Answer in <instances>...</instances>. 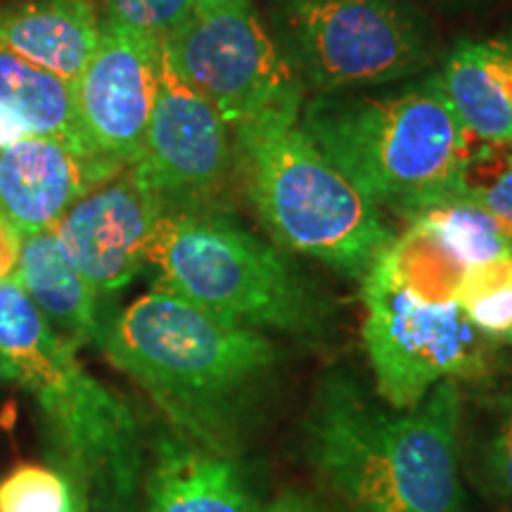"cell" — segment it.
<instances>
[{
	"label": "cell",
	"mask_w": 512,
	"mask_h": 512,
	"mask_svg": "<svg viewBox=\"0 0 512 512\" xmlns=\"http://www.w3.org/2000/svg\"><path fill=\"white\" fill-rule=\"evenodd\" d=\"M266 512H323L316 503L299 494H283Z\"/></svg>",
	"instance_id": "83f0119b"
},
{
	"label": "cell",
	"mask_w": 512,
	"mask_h": 512,
	"mask_svg": "<svg viewBox=\"0 0 512 512\" xmlns=\"http://www.w3.org/2000/svg\"><path fill=\"white\" fill-rule=\"evenodd\" d=\"M230 128L159 53L157 98L136 171L164 211L216 214L235 169Z\"/></svg>",
	"instance_id": "30bf717a"
},
{
	"label": "cell",
	"mask_w": 512,
	"mask_h": 512,
	"mask_svg": "<svg viewBox=\"0 0 512 512\" xmlns=\"http://www.w3.org/2000/svg\"><path fill=\"white\" fill-rule=\"evenodd\" d=\"M86 501L53 467L22 463L0 479V512H79Z\"/></svg>",
	"instance_id": "603a6c76"
},
{
	"label": "cell",
	"mask_w": 512,
	"mask_h": 512,
	"mask_svg": "<svg viewBox=\"0 0 512 512\" xmlns=\"http://www.w3.org/2000/svg\"><path fill=\"white\" fill-rule=\"evenodd\" d=\"M119 171L124 169L83 155L64 140H17L0 147V219L22 235L53 230L76 200Z\"/></svg>",
	"instance_id": "4fadbf2b"
},
{
	"label": "cell",
	"mask_w": 512,
	"mask_h": 512,
	"mask_svg": "<svg viewBox=\"0 0 512 512\" xmlns=\"http://www.w3.org/2000/svg\"><path fill=\"white\" fill-rule=\"evenodd\" d=\"M93 0H22L0 5V46L67 81L91 62L100 41Z\"/></svg>",
	"instance_id": "9a60e30c"
},
{
	"label": "cell",
	"mask_w": 512,
	"mask_h": 512,
	"mask_svg": "<svg viewBox=\"0 0 512 512\" xmlns=\"http://www.w3.org/2000/svg\"><path fill=\"white\" fill-rule=\"evenodd\" d=\"M503 342H508V344H510V347H512V330L508 332V335H505V337H503Z\"/></svg>",
	"instance_id": "4dcf8cb0"
},
{
	"label": "cell",
	"mask_w": 512,
	"mask_h": 512,
	"mask_svg": "<svg viewBox=\"0 0 512 512\" xmlns=\"http://www.w3.org/2000/svg\"><path fill=\"white\" fill-rule=\"evenodd\" d=\"M363 339L377 394L394 411L418 406L444 380H484L498 342L453 304H427L403 290L380 261L363 278Z\"/></svg>",
	"instance_id": "ba28073f"
},
{
	"label": "cell",
	"mask_w": 512,
	"mask_h": 512,
	"mask_svg": "<svg viewBox=\"0 0 512 512\" xmlns=\"http://www.w3.org/2000/svg\"><path fill=\"white\" fill-rule=\"evenodd\" d=\"M377 261L413 297L427 304H453L465 264L444 238L425 223L411 228L382 249Z\"/></svg>",
	"instance_id": "d6986e66"
},
{
	"label": "cell",
	"mask_w": 512,
	"mask_h": 512,
	"mask_svg": "<svg viewBox=\"0 0 512 512\" xmlns=\"http://www.w3.org/2000/svg\"><path fill=\"white\" fill-rule=\"evenodd\" d=\"M475 460L486 494L512 512V375L491 396Z\"/></svg>",
	"instance_id": "7402d4cb"
},
{
	"label": "cell",
	"mask_w": 512,
	"mask_h": 512,
	"mask_svg": "<svg viewBox=\"0 0 512 512\" xmlns=\"http://www.w3.org/2000/svg\"><path fill=\"white\" fill-rule=\"evenodd\" d=\"M0 107L15 114L31 136L64 140L83 155L95 157L81 131L76 83L5 46H0Z\"/></svg>",
	"instance_id": "ac0fdd59"
},
{
	"label": "cell",
	"mask_w": 512,
	"mask_h": 512,
	"mask_svg": "<svg viewBox=\"0 0 512 512\" xmlns=\"http://www.w3.org/2000/svg\"><path fill=\"white\" fill-rule=\"evenodd\" d=\"M486 335L503 339L512 330V254L465 266L453 299Z\"/></svg>",
	"instance_id": "44dd1931"
},
{
	"label": "cell",
	"mask_w": 512,
	"mask_h": 512,
	"mask_svg": "<svg viewBox=\"0 0 512 512\" xmlns=\"http://www.w3.org/2000/svg\"><path fill=\"white\" fill-rule=\"evenodd\" d=\"M79 512H86V505H83V508H81V510H79Z\"/></svg>",
	"instance_id": "1f68e13d"
},
{
	"label": "cell",
	"mask_w": 512,
	"mask_h": 512,
	"mask_svg": "<svg viewBox=\"0 0 512 512\" xmlns=\"http://www.w3.org/2000/svg\"><path fill=\"white\" fill-rule=\"evenodd\" d=\"M458 422L456 380L389 413L347 377H328L309 418V456L351 512H465Z\"/></svg>",
	"instance_id": "7a4b0ae2"
},
{
	"label": "cell",
	"mask_w": 512,
	"mask_h": 512,
	"mask_svg": "<svg viewBox=\"0 0 512 512\" xmlns=\"http://www.w3.org/2000/svg\"><path fill=\"white\" fill-rule=\"evenodd\" d=\"M107 22L124 24L164 43L195 12V0H100Z\"/></svg>",
	"instance_id": "cb8c5ba5"
},
{
	"label": "cell",
	"mask_w": 512,
	"mask_h": 512,
	"mask_svg": "<svg viewBox=\"0 0 512 512\" xmlns=\"http://www.w3.org/2000/svg\"><path fill=\"white\" fill-rule=\"evenodd\" d=\"M98 344L183 437L221 453L275 363L259 330L162 287L119 311L100 328Z\"/></svg>",
	"instance_id": "6da1fadb"
},
{
	"label": "cell",
	"mask_w": 512,
	"mask_h": 512,
	"mask_svg": "<svg viewBox=\"0 0 512 512\" xmlns=\"http://www.w3.org/2000/svg\"><path fill=\"white\" fill-rule=\"evenodd\" d=\"M19 247H22V233L5 219H0V280L15 278Z\"/></svg>",
	"instance_id": "484cf974"
},
{
	"label": "cell",
	"mask_w": 512,
	"mask_h": 512,
	"mask_svg": "<svg viewBox=\"0 0 512 512\" xmlns=\"http://www.w3.org/2000/svg\"><path fill=\"white\" fill-rule=\"evenodd\" d=\"M415 221L437 230L465 266L512 254V242L501 223L465 195L427 209Z\"/></svg>",
	"instance_id": "ffe728a7"
},
{
	"label": "cell",
	"mask_w": 512,
	"mask_h": 512,
	"mask_svg": "<svg viewBox=\"0 0 512 512\" xmlns=\"http://www.w3.org/2000/svg\"><path fill=\"white\" fill-rule=\"evenodd\" d=\"M437 79L472 136L512 145V43H458Z\"/></svg>",
	"instance_id": "2e32d148"
},
{
	"label": "cell",
	"mask_w": 512,
	"mask_h": 512,
	"mask_svg": "<svg viewBox=\"0 0 512 512\" xmlns=\"http://www.w3.org/2000/svg\"><path fill=\"white\" fill-rule=\"evenodd\" d=\"M162 214L136 166H128L76 200L53 238L95 292H117L147 266V242Z\"/></svg>",
	"instance_id": "7c38bea8"
},
{
	"label": "cell",
	"mask_w": 512,
	"mask_h": 512,
	"mask_svg": "<svg viewBox=\"0 0 512 512\" xmlns=\"http://www.w3.org/2000/svg\"><path fill=\"white\" fill-rule=\"evenodd\" d=\"M278 48L318 95L392 83L430 64V36L403 0H278Z\"/></svg>",
	"instance_id": "52a82bcc"
},
{
	"label": "cell",
	"mask_w": 512,
	"mask_h": 512,
	"mask_svg": "<svg viewBox=\"0 0 512 512\" xmlns=\"http://www.w3.org/2000/svg\"><path fill=\"white\" fill-rule=\"evenodd\" d=\"M0 382H15V370L3 354H0Z\"/></svg>",
	"instance_id": "f546056e"
},
{
	"label": "cell",
	"mask_w": 512,
	"mask_h": 512,
	"mask_svg": "<svg viewBox=\"0 0 512 512\" xmlns=\"http://www.w3.org/2000/svg\"><path fill=\"white\" fill-rule=\"evenodd\" d=\"M465 197H470L479 207L489 211L501 223L505 235L512 242V147H508V155L503 159L501 171L496 176H491L489 181L467 185Z\"/></svg>",
	"instance_id": "d4e9b609"
},
{
	"label": "cell",
	"mask_w": 512,
	"mask_h": 512,
	"mask_svg": "<svg viewBox=\"0 0 512 512\" xmlns=\"http://www.w3.org/2000/svg\"><path fill=\"white\" fill-rule=\"evenodd\" d=\"M157 38L124 24H100L98 48L76 81L83 138L95 157L126 169L140 162L157 98Z\"/></svg>",
	"instance_id": "8fae6325"
},
{
	"label": "cell",
	"mask_w": 512,
	"mask_h": 512,
	"mask_svg": "<svg viewBox=\"0 0 512 512\" xmlns=\"http://www.w3.org/2000/svg\"><path fill=\"white\" fill-rule=\"evenodd\" d=\"M233 138L249 197L268 233L342 275L366 278L394 240L392 230L380 207L306 136L299 117L268 119Z\"/></svg>",
	"instance_id": "5b68a950"
},
{
	"label": "cell",
	"mask_w": 512,
	"mask_h": 512,
	"mask_svg": "<svg viewBox=\"0 0 512 512\" xmlns=\"http://www.w3.org/2000/svg\"><path fill=\"white\" fill-rule=\"evenodd\" d=\"M230 3H240V0H195V12L223 8V5H230Z\"/></svg>",
	"instance_id": "f1b7e54d"
},
{
	"label": "cell",
	"mask_w": 512,
	"mask_h": 512,
	"mask_svg": "<svg viewBox=\"0 0 512 512\" xmlns=\"http://www.w3.org/2000/svg\"><path fill=\"white\" fill-rule=\"evenodd\" d=\"M15 278L50 328L72 347L98 342V292L64 259L53 230L22 235Z\"/></svg>",
	"instance_id": "e0dca14e"
},
{
	"label": "cell",
	"mask_w": 512,
	"mask_h": 512,
	"mask_svg": "<svg viewBox=\"0 0 512 512\" xmlns=\"http://www.w3.org/2000/svg\"><path fill=\"white\" fill-rule=\"evenodd\" d=\"M145 512H264L226 453L183 434L157 444Z\"/></svg>",
	"instance_id": "5bb4252c"
},
{
	"label": "cell",
	"mask_w": 512,
	"mask_h": 512,
	"mask_svg": "<svg viewBox=\"0 0 512 512\" xmlns=\"http://www.w3.org/2000/svg\"><path fill=\"white\" fill-rule=\"evenodd\" d=\"M159 285L249 328L313 332L318 302L271 245L219 214L164 211L147 242Z\"/></svg>",
	"instance_id": "8992f818"
},
{
	"label": "cell",
	"mask_w": 512,
	"mask_h": 512,
	"mask_svg": "<svg viewBox=\"0 0 512 512\" xmlns=\"http://www.w3.org/2000/svg\"><path fill=\"white\" fill-rule=\"evenodd\" d=\"M27 136H31L29 128L24 126L15 114L5 110V107H0V147H8Z\"/></svg>",
	"instance_id": "4316f807"
},
{
	"label": "cell",
	"mask_w": 512,
	"mask_h": 512,
	"mask_svg": "<svg viewBox=\"0 0 512 512\" xmlns=\"http://www.w3.org/2000/svg\"><path fill=\"white\" fill-rule=\"evenodd\" d=\"M0 354L41 408L62 463L107 512H131L138 489L136 415L81 366L17 278L0 280Z\"/></svg>",
	"instance_id": "277c9868"
},
{
	"label": "cell",
	"mask_w": 512,
	"mask_h": 512,
	"mask_svg": "<svg viewBox=\"0 0 512 512\" xmlns=\"http://www.w3.org/2000/svg\"><path fill=\"white\" fill-rule=\"evenodd\" d=\"M299 124L370 202L408 221L465 195L472 133L439 79L396 95H316Z\"/></svg>",
	"instance_id": "3957f363"
},
{
	"label": "cell",
	"mask_w": 512,
	"mask_h": 512,
	"mask_svg": "<svg viewBox=\"0 0 512 512\" xmlns=\"http://www.w3.org/2000/svg\"><path fill=\"white\" fill-rule=\"evenodd\" d=\"M162 48L233 136L268 119L302 112L304 83L249 0L192 12Z\"/></svg>",
	"instance_id": "9c48e42d"
}]
</instances>
